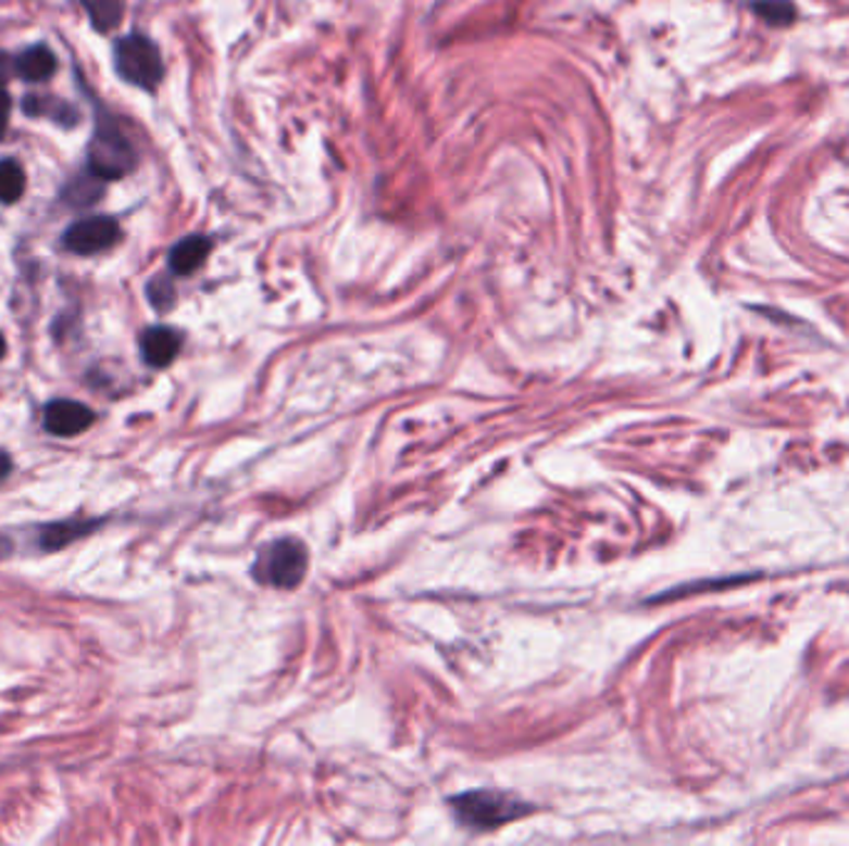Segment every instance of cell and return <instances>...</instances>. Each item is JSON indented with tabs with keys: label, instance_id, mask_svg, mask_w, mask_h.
Here are the masks:
<instances>
[{
	"label": "cell",
	"instance_id": "4",
	"mask_svg": "<svg viewBox=\"0 0 849 846\" xmlns=\"http://www.w3.org/2000/svg\"><path fill=\"white\" fill-rule=\"evenodd\" d=\"M115 67L122 80L139 87V90H157L164 77V63L160 48L145 35H127L115 48Z\"/></svg>",
	"mask_w": 849,
	"mask_h": 846
},
{
	"label": "cell",
	"instance_id": "6",
	"mask_svg": "<svg viewBox=\"0 0 849 846\" xmlns=\"http://www.w3.org/2000/svg\"><path fill=\"white\" fill-rule=\"evenodd\" d=\"M95 422V413L77 400H52L42 415V425L58 438H75Z\"/></svg>",
	"mask_w": 849,
	"mask_h": 846
},
{
	"label": "cell",
	"instance_id": "2",
	"mask_svg": "<svg viewBox=\"0 0 849 846\" xmlns=\"http://www.w3.org/2000/svg\"><path fill=\"white\" fill-rule=\"evenodd\" d=\"M309 554L296 539H276L259 552L253 564V579L271 589H296L303 581Z\"/></svg>",
	"mask_w": 849,
	"mask_h": 846
},
{
	"label": "cell",
	"instance_id": "9",
	"mask_svg": "<svg viewBox=\"0 0 849 846\" xmlns=\"http://www.w3.org/2000/svg\"><path fill=\"white\" fill-rule=\"evenodd\" d=\"M209 251H212V241L207 237H187L182 239L177 247L170 251V268L177 276H189L204 264Z\"/></svg>",
	"mask_w": 849,
	"mask_h": 846
},
{
	"label": "cell",
	"instance_id": "12",
	"mask_svg": "<svg viewBox=\"0 0 849 846\" xmlns=\"http://www.w3.org/2000/svg\"><path fill=\"white\" fill-rule=\"evenodd\" d=\"M104 194V179L98 177V174L87 169L80 177H75L70 185L63 189V202L67 206H92L98 199Z\"/></svg>",
	"mask_w": 849,
	"mask_h": 846
},
{
	"label": "cell",
	"instance_id": "5",
	"mask_svg": "<svg viewBox=\"0 0 849 846\" xmlns=\"http://www.w3.org/2000/svg\"><path fill=\"white\" fill-rule=\"evenodd\" d=\"M120 239V226L112 216H90L75 222L63 237V247L77 256H92L115 247Z\"/></svg>",
	"mask_w": 849,
	"mask_h": 846
},
{
	"label": "cell",
	"instance_id": "7",
	"mask_svg": "<svg viewBox=\"0 0 849 846\" xmlns=\"http://www.w3.org/2000/svg\"><path fill=\"white\" fill-rule=\"evenodd\" d=\"M179 348H182V336L167 326L147 328L142 338H139L142 361L150 365V368H167V365L174 363V357L179 355Z\"/></svg>",
	"mask_w": 849,
	"mask_h": 846
},
{
	"label": "cell",
	"instance_id": "10",
	"mask_svg": "<svg viewBox=\"0 0 849 846\" xmlns=\"http://www.w3.org/2000/svg\"><path fill=\"white\" fill-rule=\"evenodd\" d=\"M102 525L100 519H67V521H55V525H48L40 531V546L46 552H55V548H63L67 544H73L75 539H80L85 534H90Z\"/></svg>",
	"mask_w": 849,
	"mask_h": 846
},
{
	"label": "cell",
	"instance_id": "17",
	"mask_svg": "<svg viewBox=\"0 0 849 846\" xmlns=\"http://www.w3.org/2000/svg\"><path fill=\"white\" fill-rule=\"evenodd\" d=\"M11 94H8V90L3 85H0V139H3L5 129H8V119H11Z\"/></svg>",
	"mask_w": 849,
	"mask_h": 846
},
{
	"label": "cell",
	"instance_id": "8",
	"mask_svg": "<svg viewBox=\"0 0 849 846\" xmlns=\"http://www.w3.org/2000/svg\"><path fill=\"white\" fill-rule=\"evenodd\" d=\"M15 73L17 77H23L25 83H46L55 75L58 60L52 55V50L48 46H33L28 50H23L15 60Z\"/></svg>",
	"mask_w": 849,
	"mask_h": 846
},
{
	"label": "cell",
	"instance_id": "21",
	"mask_svg": "<svg viewBox=\"0 0 849 846\" xmlns=\"http://www.w3.org/2000/svg\"><path fill=\"white\" fill-rule=\"evenodd\" d=\"M3 355H5V338L0 333V361H3Z\"/></svg>",
	"mask_w": 849,
	"mask_h": 846
},
{
	"label": "cell",
	"instance_id": "15",
	"mask_svg": "<svg viewBox=\"0 0 849 846\" xmlns=\"http://www.w3.org/2000/svg\"><path fill=\"white\" fill-rule=\"evenodd\" d=\"M756 13L770 25H790L795 21V5L790 0H758Z\"/></svg>",
	"mask_w": 849,
	"mask_h": 846
},
{
	"label": "cell",
	"instance_id": "16",
	"mask_svg": "<svg viewBox=\"0 0 849 846\" xmlns=\"http://www.w3.org/2000/svg\"><path fill=\"white\" fill-rule=\"evenodd\" d=\"M147 299L152 301L157 311H170L177 293H174V286L167 276H157L152 278L150 286H147Z\"/></svg>",
	"mask_w": 849,
	"mask_h": 846
},
{
	"label": "cell",
	"instance_id": "19",
	"mask_svg": "<svg viewBox=\"0 0 849 846\" xmlns=\"http://www.w3.org/2000/svg\"><path fill=\"white\" fill-rule=\"evenodd\" d=\"M11 472H13V459H11V455H8V452L0 450V482H3V479Z\"/></svg>",
	"mask_w": 849,
	"mask_h": 846
},
{
	"label": "cell",
	"instance_id": "14",
	"mask_svg": "<svg viewBox=\"0 0 849 846\" xmlns=\"http://www.w3.org/2000/svg\"><path fill=\"white\" fill-rule=\"evenodd\" d=\"M25 191V172L21 162L0 160V202L15 204Z\"/></svg>",
	"mask_w": 849,
	"mask_h": 846
},
{
	"label": "cell",
	"instance_id": "3",
	"mask_svg": "<svg viewBox=\"0 0 849 846\" xmlns=\"http://www.w3.org/2000/svg\"><path fill=\"white\" fill-rule=\"evenodd\" d=\"M452 809L462 824L475 826V830H495V826L527 815L529 805L502 795V792H467V795L452 799Z\"/></svg>",
	"mask_w": 849,
	"mask_h": 846
},
{
	"label": "cell",
	"instance_id": "1",
	"mask_svg": "<svg viewBox=\"0 0 849 846\" xmlns=\"http://www.w3.org/2000/svg\"><path fill=\"white\" fill-rule=\"evenodd\" d=\"M135 162L137 156L133 144L120 132L117 122L102 115L98 127H95L90 147H87V169L98 174L104 181H115L133 172Z\"/></svg>",
	"mask_w": 849,
	"mask_h": 846
},
{
	"label": "cell",
	"instance_id": "13",
	"mask_svg": "<svg viewBox=\"0 0 849 846\" xmlns=\"http://www.w3.org/2000/svg\"><path fill=\"white\" fill-rule=\"evenodd\" d=\"M80 3L98 33L115 30L125 17V0H80Z\"/></svg>",
	"mask_w": 849,
	"mask_h": 846
},
{
	"label": "cell",
	"instance_id": "18",
	"mask_svg": "<svg viewBox=\"0 0 849 846\" xmlns=\"http://www.w3.org/2000/svg\"><path fill=\"white\" fill-rule=\"evenodd\" d=\"M15 70V63L5 55V50H0V85H3Z\"/></svg>",
	"mask_w": 849,
	"mask_h": 846
},
{
	"label": "cell",
	"instance_id": "20",
	"mask_svg": "<svg viewBox=\"0 0 849 846\" xmlns=\"http://www.w3.org/2000/svg\"><path fill=\"white\" fill-rule=\"evenodd\" d=\"M11 552H13V544H11V539L0 534V559H5V556H11Z\"/></svg>",
	"mask_w": 849,
	"mask_h": 846
},
{
	"label": "cell",
	"instance_id": "11",
	"mask_svg": "<svg viewBox=\"0 0 849 846\" xmlns=\"http://www.w3.org/2000/svg\"><path fill=\"white\" fill-rule=\"evenodd\" d=\"M23 112L28 117H50L55 125L63 127H73L77 122V110L70 108L63 100H52V98H35V94H28L23 100Z\"/></svg>",
	"mask_w": 849,
	"mask_h": 846
}]
</instances>
